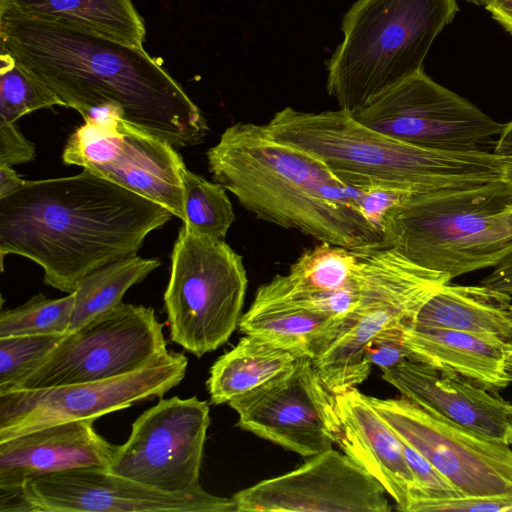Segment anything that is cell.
Wrapping results in <instances>:
<instances>
[{
	"label": "cell",
	"instance_id": "obj_23",
	"mask_svg": "<svg viewBox=\"0 0 512 512\" xmlns=\"http://www.w3.org/2000/svg\"><path fill=\"white\" fill-rule=\"evenodd\" d=\"M410 325L512 340V295L481 284L447 283L420 308Z\"/></svg>",
	"mask_w": 512,
	"mask_h": 512
},
{
	"label": "cell",
	"instance_id": "obj_16",
	"mask_svg": "<svg viewBox=\"0 0 512 512\" xmlns=\"http://www.w3.org/2000/svg\"><path fill=\"white\" fill-rule=\"evenodd\" d=\"M382 484L344 452L327 449L231 498L236 512H389Z\"/></svg>",
	"mask_w": 512,
	"mask_h": 512
},
{
	"label": "cell",
	"instance_id": "obj_10",
	"mask_svg": "<svg viewBox=\"0 0 512 512\" xmlns=\"http://www.w3.org/2000/svg\"><path fill=\"white\" fill-rule=\"evenodd\" d=\"M167 352L163 324L157 320L154 309L121 303L67 333L46 359L12 390L113 378L142 369Z\"/></svg>",
	"mask_w": 512,
	"mask_h": 512
},
{
	"label": "cell",
	"instance_id": "obj_39",
	"mask_svg": "<svg viewBox=\"0 0 512 512\" xmlns=\"http://www.w3.org/2000/svg\"><path fill=\"white\" fill-rule=\"evenodd\" d=\"M502 181L512 192V154L503 155Z\"/></svg>",
	"mask_w": 512,
	"mask_h": 512
},
{
	"label": "cell",
	"instance_id": "obj_15",
	"mask_svg": "<svg viewBox=\"0 0 512 512\" xmlns=\"http://www.w3.org/2000/svg\"><path fill=\"white\" fill-rule=\"evenodd\" d=\"M1 512H236L232 498L167 493L110 471L83 467L38 476L0 493Z\"/></svg>",
	"mask_w": 512,
	"mask_h": 512
},
{
	"label": "cell",
	"instance_id": "obj_34",
	"mask_svg": "<svg viewBox=\"0 0 512 512\" xmlns=\"http://www.w3.org/2000/svg\"><path fill=\"white\" fill-rule=\"evenodd\" d=\"M34 144L15 123L0 120V165L26 164L35 159Z\"/></svg>",
	"mask_w": 512,
	"mask_h": 512
},
{
	"label": "cell",
	"instance_id": "obj_1",
	"mask_svg": "<svg viewBox=\"0 0 512 512\" xmlns=\"http://www.w3.org/2000/svg\"><path fill=\"white\" fill-rule=\"evenodd\" d=\"M1 52L83 118L110 108L176 149L209 130L184 88L144 48L0 8Z\"/></svg>",
	"mask_w": 512,
	"mask_h": 512
},
{
	"label": "cell",
	"instance_id": "obj_12",
	"mask_svg": "<svg viewBox=\"0 0 512 512\" xmlns=\"http://www.w3.org/2000/svg\"><path fill=\"white\" fill-rule=\"evenodd\" d=\"M367 400L395 434L428 459L462 497L512 498V449L401 396Z\"/></svg>",
	"mask_w": 512,
	"mask_h": 512
},
{
	"label": "cell",
	"instance_id": "obj_40",
	"mask_svg": "<svg viewBox=\"0 0 512 512\" xmlns=\"http://www.w3.org/2000/svg\"><path fill=\"white\" fill-rule=\"evenodd\" d=\"M488 0H467V2L477 5V6H485Z\"/></svg>",
	"mask_w": 512,
	"mask_h": 512
},
{
	"label": "cell",
	"instance_id": "obj_14",
	"mask_svg": "<svg viewBox=\"0 0 512 512\" xmlns=\"http://www.w3.org/2000/svg\"><path fill=\"white\" fill-rule=\"evenodd\" d=\"M228 405L238 414V427L302 457L337 444L336 394L308 356L298 357L288 371Z\"/></svg>",
	"mask_w": 512,
	"mask_h": 512
},
{
	"label": "cell",
	"instance_id": "obj_27",
	"mask_svg": "<svg viewBox=\"0 0 512 512\" xmlns=\"http://www.w3.org/2000/svg\"><path fill=\"white\" fill-rule=\"evenodd\" d=\"M161 265L158 258L137 254L108 263L85 276L74 291L75 304L68 333L113 310L127 290Z\"/></svg>",
	"mask_w": 512,
	"mask_h": 512
},
{
	"label": "cell",
	"instance_id": "obj_25",
	"mask_svg": "<svg viewBox=\"0 0 512 512\" xmlns=\"http://www.w3.org/2000/svg\"><path fill=\"white\" fill-rule=\"evenodd\" d=\"M355 267V249L321 243L300 255L288 274L281 276L282 285L296 303L342 319L347 307L340 292H355Z\"/></svg>",
	"mask_w": 512,
	"mask_h": 512
},
{
	"label": "cell",
	"instance_id": "obj_37",
	"mask_svg": "<svg viewBox=\"0 0 512 512\" xmlns=\"http://www.w3.org/2000/svg\"><path fill=\"white\" fill-rule=\"evenodd\" d=\"M25 182L11 166L0 165V198L17 192Z\"/></svg>",
	"mask_w": 512,
	"mask_h": 512
},
{
	"label": "cell",
	"instance_id": "obj_31",
	"mask_svg": "<svg viewBox=\"0 0 512 512\" xmlns=\"http://www.w3.org/2000/svg\"><path fill=\"white\" fill-rule=\"evenodd\" d=\"M66 334L1 337L0 394L12 390L26 375L36 369Z\"/></svg>",
	"mask_w": 512,
	"mask_h": 512
},
{
	"label": "cell",
	"instance_id": "obj_13",
	"mask_svg": "<svg viewBox=\"0 0 512 512\" xmlns=\"http://www.w3.org/2000/svg\"><path fill=\"white\" fill-rule=\"evenodd\" d=\"M210 408L196 396L161 398L133 422L108 469L150 488L201 494L200 470Z\"/></svg>",
	"mask_w": 512,
	"mask_h": 512
},
{
	"label": "cell",
	"instance_id": "obj_21",
	"mask_svg": "<svg viewBox=\"0 0 512 512\" xmlns=\"http://www.w3.org/2000/svg\"><path fill=\"white\" fill-rule=\"evenodd\" d=\"M418 311L406 305L380 304L357 307L350 312L331 342L312 359L327 387L339 394L366 380L371 372L365 357L367 345L382 331L403 330Z\"/></svg>",
	"mask_w": 512,
	"mask_h": 512
},
{
	"label": "cell",
	"instance_id": "obj_3",
	"mask_svg": "<svg viewBox=\"0 0 512 512\" xmlns=\"http://www.w3.org/2000/svg\"><path fill=\"white\" fill-rule=\"evenodd\" d=\"M213 180L257 218L348 249L382 244L365 216L369 189L344 180L313 154L276 138L267 125L227 127L206 153Z\"/></svg>",
	"mask_w": 512,
	"mask_h": 512
},
{
	"label": "cell",
	"instance_id": "obj_29",
	"mask_svg": "<svg viewBox=\"0 0 512 512\" xmlns=\"http://www.w3.org/2000/svg\"><path fill=\"white\" fill-rule=\"evenodd\" d=\"M75 294L49 299L42 293L32 296L24 304L0 312V338L19 335L68 333Z\"/></svg>",
	"mask_w": 512,
	"mask_h": 512
},
{
	"label": "cell",
	"instance_id": "obj_20",
	"mask_svg": "<svg viewBox=\"0 0 512 512\" xmlns=\"http://www.w3.org/2000/svg\"><path fill=\"white\" fill-rule=\"evenodd\" d=\"M407 359L460 376L490 392L512 384V340L452 329L408 325Z\"/></svg>",
	"mask_w": 512,
	"mask_h": 512
},
{
	"label": "cell",
	"instance_id": "obj_26",
	"mask_svg": "<svg viewBox=\"0 0 512 512\" xmlns=\"http://www.w3.org/2000/svg\"><path fill=\"white\" fill-rule=\"evenodd\" d=\"M297 358L259 337L243 336L210 368L206 386L211 403L228 404L261 387L292 368Z\"/></svg>",
	"mask_w": 512,
	"mask_h": 512
},
{
	"label": "cell",
	"instance_id": "obj_38",
	"mask_svg": "<svg viewBox=\"0 0 512 512\" xmlns=\"http://www.w3.org/2000/svg\"><path fill=\"white\" fill-rule=\"evenodd\" d=\"M492 152L498 155L512 154V121L503 125V129L495 141Z\"/></svg>",
	"mask_w": 512,
	"mask_h": 512
},
{
	"label": "cell",
	"instance_id": "obj_18",
	"mask_svg": "<svg viewBox=\"0 0 512 512\" xmlns=\"http://www.w3.org/2000/svg\"><path fill=\"white\" fill-rule=\"evenodd\" d=\"M94 419L50 425L0 442V493L30 479L83 467H107L116 451L94 427Z\"/></svg>",
	"mask_w": 512,
	"mask_h": 512
},
{
	"label": "cell",
	"instance_id": "obj_22",
	"mask_svg": "<svg viewBox=\"0 0 512 512\" xmlns=\"http://www.w3.org/2000/svg\"><path fill=\"white\" fill-rule=\"evenodd\" d=\"M342 320L286 300L261 285L238 327L244 335L259 337L297 357L313 359L331 342Z\"/></svg>",
	"mask_w": 512,
	"mask_h": 512
},
{
	"label": "cell",
	"instance_id": "obj_2",
	"mask_svg": "<svg viewBox=\"0 0 512 512\" xmlns=\"http://www.w3.org/2000/svg\"><path fill=\"white\" fill-rule=\"evenodd\" d=\"M172 213L88 169L79 174L26 180L0 198V255L37 263L44 283L73 293L92 271L135 255L149 233Z\"/></svg>",
	"mask_w": 512,
	"mask_h": 512
},
{
	"label": "cell",
	"instance_id": "obj_11",
	"mask_svg": "<svg viewBox=\"0 0 512 512\" xmlns=\"http://www.w3.org/2000/svg\"><path fill=\"white\" fill-rule=\"evenodd\" d=\"M187 357L169 351L131 373L93 381L0 394V442L50 425L100 418L135 403L162 398L186 375Z\"/></svg>",
	"mask_w": 512,
	"mask_h": 512
},
{
	"label": "cell",
	"instance_id": "obj_33",
	"mask_svg": "<svg viewBox=\"0 0 512 512\" xmlns=\"http://www.w3.org/2000/svg\"><path fill=\"white\" fill-rule=\"evenodd\" d=\"M365 357L381 371L394 367L407 359L402 341V329L392 328L382 331L367 345Z\"/></svg>",
	"mask_w": 512,
	"mask_h": 512
},
{
	"label": "cell",
	"instance_id": "obj_30",
	"mask_svg": "<svg viewBox=\"0 0 512 512\" xmlns=\"http://www.w3.org/2000/svg\"><path fill=\"white\" fill-rule=\"evenodd\" d=\"M65 106L49 88L20 67L5 52L0 54V120L15 123L44 108Z\"/></svg>",
	"mask_w": 512,
	"mask_h": 512
},
{
	"label": "cell",
	"instance_id": "obj_32",
	"mask_svg": "<svg viewBox=\"0 0 512 512\" xmlns=\"http://www.w3.org/2000/svg\"><path fill=\"white\" fill-rule=\"evenodd\" d=\"M401 442L416 483L408 512L420 502L462 497L456 487L428 459L403 440Z\"/></svg>",
	"mask_w": 512,
	"mask_h": 512
},
{
	"label": "cell",
	"instance_id": "obj_6",
	"mask_svg": "<svg viewBox=\"0 0 512 512\" xmlns=\"http://www.w3.org/2000/svg\"><path fill=\"white\" fill-rule=\"evenodd\" d=\"M458 11L457 0L356 1L342 22L343 41L328 61V94L352 115L424 70L434 40Z\"/></svg>",
	"mask_w": 512,
	"mask_h": 512
},
{
	"label": "cell",
	"instance_id": "obj_7",
	"mask_svg": "<svg viewBox=\"0 0 512 512\" xmlns=\"http://www.w3.org/2000/svg\"><path fill=\"white\" fill-rule=\"evenodd\" d=\"M247 286L240 254L183 224L163 295L170 340L198 358L224 345L239 325Z\"/></svg>",
	"mask_w": 512,
	"mask_h": 512
},
{
	"label": "cell",
	"instance_id": "obj_8",
	"mask_svg": "<svg viewBox=\"0 0 512 512\" xmlns=\"http://www.w3.org/2000/svg\"><path fill=\"white\" fill-rule=\"evenodd\" d=\"M67 139L66 165H76L166 207L183 220L182 172L186 165L165 139L119 117L110 108L92 112Z\"/></svg>",
	"mask_w": 512,
	"mask_h": 512
},
{
	"label": "cell",
	"instance_id": "obj_9",
	"mask_svg": "<svg viewBox=\"0 0 512 512\" xmlns=\"http://www.w3.org/2000/svg\"><path fill=\"white\" fill-rule=\"evenodd\" d=\"M352 116L400 141L441 151H489L504 125L424 70L385 89Z\"/></svg>",
	"mask_w": 512,
	"mask_h": 512
},
{
	"label": "cell",
	"instance_id": "obj_28",
	"mask_svg": "<svg viewBox=\"0 0 512 512\" xmlns=\"http://www.w3.org/2000/svg\"><path fill=\"white\" fill-rule=\"evenodd\" d=\"M182 181L183 224L197 234L225 240L235 220L226 189L187 167L182 172Z\"/></svg>",
	"mask_w": 512,
	"mask_h": 512
},
{
	"label": "cell",
	"instance_id": "obj_5",
	"mask_svg": "<svg viewBox=\"0 0 512 512\" xmlns=\"http://www.w3.org/2000/svg\"><path fill=\"white\" fill-rule=\"evenodd\" d=\"M383 242L451 280L494 268L512 252V192L502 180L406 194L385 215Z\"/></svg>",
	"mask_w": 512,
	"mask_h": 512
},
{
	"label": "cell",
	"instance_id": "obj_36",
	"mask_svg": "<svg viewBox=\"0 0 512 512\" xmlns=\"http://www.w3.org/2000/svg\"><path fill=\"white\" fill-rule=\"evenodd\" d=\"M484 7L512 35V0H488Z\"/></svg>",
	"mask_w": 512,
	"mask_h": 512
},
{
	"label": "cell",
	"instance_id": "obj_24",
	"mask_svg": "<svg viewBox=\"0 0 512 512\" xmlns=\"http://www.w3.org/2000/svg\"><path fill=\"white\" fill-rule=\"evenodd\" d=\"M0 8L137 48L146 38L144 20L131 0H0Z\"/></svg>",
	"mask_w": 512,
	"mask_h": 512
},
{
	"label": "cell",
	"instance_id": "obj_35",
	"mask_svg": "<svg viewBox=\"0 0 512 512\" xmlns=\"http://www.w3.org/2000/svg\"><path fill=\"white\" fill-rule=\"evenodd\" d=\"M480 284L512 295V252Z\"/></svg>",
	"mask_w": 512,
	"mask_h": 512
},
{
	"label": "cell",
	"instance_id": "obj_17",
	"mask_svg": "<svg viewBox=\"0 0 512 512\" xmlns=\"http://www.w3.org/2000/svg\"><path fill=\"white\" fill-rule=\"evenodd\" d=\"M401 396L479 434L512 444V403L449 372L404 360L382 371Z\"/></svg>",
	"mask_w": 512,
	"mask_h": 512
},
{
	"label": "cell",
	"instance_id": "obj_19",
	"mask_svg": "<svg viewBox=\"0 0 512 512\" xmlns=\"http://www.w3.org/2000/svg\"><path fill=\"white\" fill-rule=\"evenodd\" d=\"M342 452L375 477L396 503L408 512L416 487L399 437L356 387L336 394Z\"/></svg>",
	"mask_w": 512,
	"mask_h": 512
},
{
	"label": "cell",
	"instance_id": "obj_4",
	"mask_svg": "<svg viewBox=\"0 0 512 512\" xmlns=\"http://www.w3.org/2000/svg\"><path fill=\"white\" fill-rule=\"evenodd\" d=\"M266 125L276 138L313 154L362 189L417 194L502 180L503 155L422 148L369 128L341 109L316 113L286 107Z\"/></svg>",
	"mask_w": 512,
	"mask_h": 512
}]
</instances>
